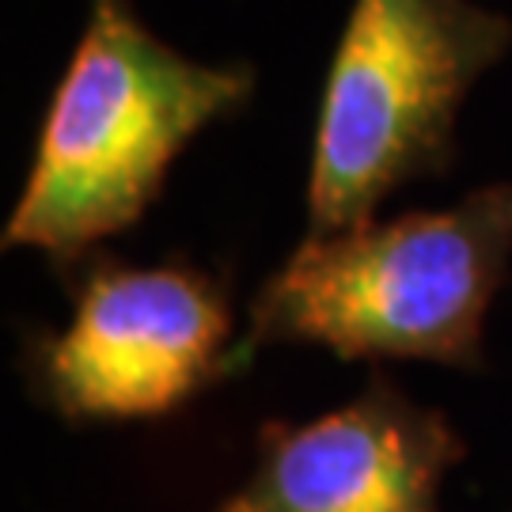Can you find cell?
Returning a JSON list of instances; mask_svg holds the SVG:
<instances>
[{
    "label": "cell",
    "mask_w": 512,
    "mask_h": 512,
    "mask_svg": "<svg viewBox=\"0 0 512 512\" xmlns=\"http://www.w3.org/2000/svg\"><path fill=\"white\" fill-rule=\"evenodd\" d=\"M255 92L247 65H202L148 31L129 0H92L46 107L4 251L31 247L73 270L145 217L175 156Z\"/></svg>",
    "instance_id": "1"
},
{
    "label": "cell",
    "mask_w": 512,
    "mask_h": 512,
    "mask_svg": "<svg viewBox=\"0 0 512 512\" xmlns=\"http://www.w3.org/2000/svg\"><path fill=\"white\" fill-rule=\"evenodd\" d=\"M509 258V183L482 186L448 209L304 236L255 296L232 372L270 342L323 346L342 361H437L478 372L486 311Z\"/></svg>",
    "instance_id": "2"
},
{
    "label": "cell",
    "mask_w": 512,
    "mask_h": 512,
    "mask_svg": "<svg viewBox=\"0 0 512 512\" xmlns=\"http://www.w3.org/2000/svg\"><path fill=\"white\" fill-rule=\"evenodd\" d=\"M512 46V19L471 0H353L319 99L308 236L372 220L410 179L440 175L478 76Z\"/></svg>",
    "instance_id": "3"
},
{
    "label": "cell",
    "mask_w": 512,
    "mask_h": 512,
    "mask_svg": "<svg viewBox=\"0 0 512 512\" xmlns=\"http://www.w3.org/2000/svg\"><path fill=\"white\" fill-rule=\"evenodd\" d=\"M73 319L27 346V387L69 425L164 418L232 376V308L217 277L186 262L73 266Z\"/></svg>",
    "instance_id": "4"
},
{
    "label": "cell",
    "mask_w": 512,
    "mask_h": 512,
    "mask_svg": "<svg viewBox=\"0 0 512 512\" xmlns=\"http://www.w3.org/2000/svg\"><path fill=\"white\" fill-rule=\"evenodd\" d=\"M467 456L444 410L372 376L315 421H266L255 467L217 512H440V482Z\"/></svg>",
    "instance_id": "5"
}]
</instances>
